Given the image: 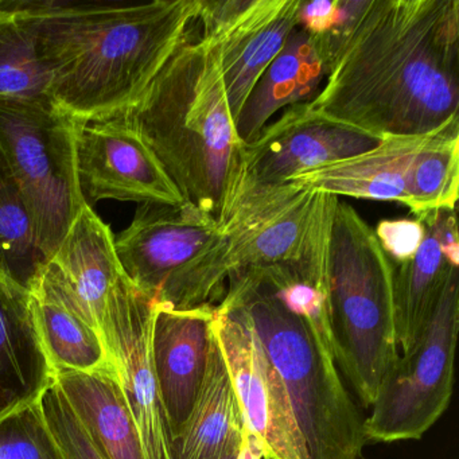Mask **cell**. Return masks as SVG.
I'll return each mask as SVG.
<instances>
[{
	"label": "cell",
	"mask_w": 459,
	"mask_h": 459,
	"mask_svg": "<svg viewBox=\"0 0 459 459\" xmlns=\"http://www.w3.org/2000/svg\"><path fill=\"white\" fill-rule=\"evenodd\" d=\"M310 103L378 138L459 117L458 0H368Z\"/></svg>",
	"instance_id": "1"
},
{
	"label": "cell",
	"mask_w": 459,
	"mask_h": 459,
	"mask_svg": "<svg viewBox=\"0 0 459 459\" xmlns=\"http://www.w3.org/2000/svg\"><path fill=\"white\" fill-rule=\"evenodd\" d=\"M33 31L53 103L80 125L135 103L192 33L198 0H0Z\"/></svg>",
	"instance_id": "2"
},
{
	"label": "cell",
	"mask_w": 459,
	"mask_h": 459,
	"mask_svg": "<svg viewBox=\"0 0 459 459\" xmlns=\"http://www.w3.org/2000/svg\"><path fill=\"white\" fill-rule=\"evenodd\" d=\"M112 120L149 146L186 203L224 219L244 178V144L213 41L189 37Z\"/></svg>",
	"instance_id": "3"
},
{
	"label": "cell",
	"mask_w": 459,
	"mask_h": 459,
	"mask_svg": "<svg viewBox=\"0 0 459 459\" xmlns=\"http://www.w3.org/2000/svg\"><path fill=\"white\" fill-rule=\"evenodd\" d=\"M220 302L248 322L281 377L311 459H367L359 415L334 354L254 270L230 276Z\"/></svg>",
	"instance_id": "4"
},
{
	"label": "cell",
	"mask_w": 459,
	"mask_h": 459,
	"mask_svg": "<svg viewBox=\"0 0 459 459\" xmlns=\"http://www.w3.org/2000/svg\"><path fill=\"white\" fill-rule=\"evenodd\" d=\"M394 265L361 214L338 200L330 238L327 313L333 354L365 408L399 359Z\"/></svg>",
	"instance_id": "5"
},
{
	"label": "cell",
	"mask_w": 459,
	"mask_h": 459,
	"mask_svg": "<svg viewBox=\"0 0 459 459\" xmlns=\"http://www.w3.org/2000/svg\"><path fill=\"white\" fill-rule=\"evenodd\" d=\"M318 193L292 182L262 185L244 177L209 246L154 303L187 310L221 300L230 275L297 260L316 216Z\"/></svg>",
	"instance_id": "6"
},
{
	"label": "cell",
	"mask_w": 459,
	"mask_h": 459,
	"mask_svg": "<svg viewBox=\"0 0 459 459\" xmlns=\"http://www.w3.org/2000/svg\"><path fill=\"white\" fill-rule=\"evenodd\" d=\"M80 126L52 100L0 101V152L22 193L45 262L85 206L77 178Z\"/></svg>",
	"instance_id": "7"
},
{
	"label": "cell",
	"mask_w": 459,
	"mask_h": 459,
	"mask_svg": "<svg viewBox=\"0 0 459 459\" xmlns=\"http://www.w3.org/2000/svg\"><path fill=\"white\" fill-rule=\"evenodd\" d=\"M458 330L459 275L454 270L420 337L381 381L362 424L367 443L420 439L439 420L453 396Z\"/></svg>",
	"instance_id": "8"
},
{
	"label": "cell",
	"mask_w": 459,
	"mask_h": 459,
	"mask_svg": "<svg viewBox=\"0 0 459 459\" xmlns=\"http://www.w3.org/2000/svg\"><path fill=\"white\" fill-rule=\"evenodd\" d=\"M214 334L224 354L247 429V459H311L289 394L240 313L219 302Z\"/></svg>",
	"instance_id": "9"
},
{
	"label": "cell",
	"mask_w": 459,
	"mask_h": 459,
	"mask_svg": "<svg viewBox=\"0 0 459 459\" xmlns=\"http://www.w3.org/2000/svg\"><path fill=\"white\" fill-rule=\"evenodd\" d=\"M154 314L155 303L125 276L109 297L101 332L146 458L174 459V440L152 361Z\"/></svg>",
	"instance_id": "10"
},
{
	"label": "cell",
	"mask_w": 459,
	"mask_h": 459,
	"mask_svg": "<svg viewBox=\"0 0 459 459\" xmlns=\"http://www.w3.org/2000/svg\"><path fill=\"white\" fill-rule=\"evenodd\" d=\"M381 138L338 122L311 103L284 109L252 143L244 146V177L281 185L298 174L369 152Z\"/></svg>",
	"instance_id": "11"
},
{
	"label": "cell",
	"mask_w": 459,
	"mask_h": 459,
	"mask_svg": "<svg viewBox=\"0 0 459 459\" xmlns=\"http://www.w3.org/2000/svg\"><path fill=\"white\" fill-rule=\"evenodd\" d=\"M220 222L193 204H141L114 243L128 281L154 302L219 235Z\"/></svg>",
	"instance_id": "12"
},
{
	"label": "cell",
	"mask_w": 459,
	"mask_h": 459,
	"mask_svg": "<svg viewBox=\"0 0 459 459\" xmlns=\"http://www.w3.org/2000/svg\"><path fill=\"white\" fill-rule=\"evenodd\" d=\"M77 178L85 205L103 200L141 204L185 203L146 143L117 120L80 126Z\"/></svg>",
	"instance_id": "13"
},
{
	"label": "cell",
	"mask_w": 459,
	"mask_h": 459,
	"mask_svg": "<svg viewBox=\"0 0 459 459\" xmlns=\"http://www.w3.org/2000/svg\"><path fill=\"white\" fill-rule=\"evenodd\" d=\"M114 238L109 225L85 205L30 295L63 306L103 334L109 297L126 276Z\"/></svg>",
	"instance_id": "14"
},
{
	"label": "cell",
	"mask_w": 459,
	"mask_h": 459,
	"mask_svg": "<svg viewBox=\"0 0 459 459\" xmlns=\"http://www.w3.org/2000/svg\"><path fill=\"white\" fill-rule=\"evenodd\" d=\"M214 314L212 303L187 310L155 305L152 361L174 442L189 420L205 378Z\"/></svg>",
	"instance_id": "15"
},
{
	"label": "cell",
	"mask_w": 459,
	"mask_h": 459,
	"mask_svg": "<svg viewBox=\"0 0 459 459\" xmlns=\"http://www.w3.org/2000/svg\"><path fill=\"white\" fill-rule=\"evenodd\" d=\"M302 0H252L213 41L233 120L249 92L298 28Z\"/></svg>",
	"instance_id": "16"
},
{
	"label": "cell",
	"mask_w": 459,
	"mask_h": 459,
	"mask_svg": "<svg viewBox=\"0 0 459 459\" xmlns=\"http://www.w3.org/2000/svg\"><path fill=\"white\" fill-rule=\"evenodd\" d=\"M423 243L412 259L394 265V324L399 348L410 351L431 318L451 271L458 270L459 238L455 209L420 216Z\"/></svg>",
	"instance_id": "17"
},
{
	"label": "cell",
	"mask_w": 459,
	"mask_h": 459,
	"mask_svg": "<svg viewBox=\"0 0 459 459\" xmlns=\"http://www.w3.org/2000/svg\"><path fill=\"white\" fill-rule=\"evenodd\" d=\"M327 74L329 60L324 45L298 26L252 88L236 119V133L244 146L259 136L276 112L313 101Z\"/></svg>",
	"instance_id": "18"
},
{
	"label": "cell",
	"mask_w": 459,
	"mask_h": 459,
	"mask_svg": "<svg viewBox=\"0 0 459 459\" xmlns=\"http://www.w3.org/2000/svg\"><path fill=\"white\" fill-rule=\"evenodd\" d=\"M432 133L383 136L369 152L298 174L287 182L338 198L391 201L405 205L413 160Z\"/></svg>",
	"instance_id": "19"
},
{
	"label": "cell",
	"mask_w": 459,
	"mask_h": 459,
	"mask_svg": "<svg viewBox=\"0 0 459 459\" xmlns=\"http://www.w3.org/2000/svg\"><path fill=\"white\" fill-rule=\"evenodd\" d=\"M53 381L30 294L0 281V419L39 402Z\"/></svg>",
	"instance_id": "20"
},
{
	"label": "cell",
	"mask_w": 459,
	"mask_h": 459,
	"mask_svg": "<svg viewBox=\"0 0 459 459\" xmlns=\"http://www.w3.org/2000/svg\"><path fill=\"white\" fill-rule=\"evenodd\" d=\"M55 381L107 459H147L117 372L56 370Z\"/></svg>",
	"instance_id": "21"
},
{
	"label": "cell",
	"mask_w": 459,
	"mask_h": 459,
	"mask_svg": "<svg viewBox=\"0 0 459 459\" xmlns=\"http://www.w3.org/2000/svg\"><path fill=\"white\" fill-rule=\"evenodd\" d=\"M246 442L243 413L214 334L197 402L174 442V459H220L243 450Z\"/></svg>",
	"instance_id": "22"
},
{
	"label": "cell",
	"mask_w": 459,
	"mask_h": 459,
	"mask_svg": "<svg viewBox=\"0 0 459 459\" xmlns=\"http://www.w3.org/2000/svg\"><path fill=\"white\" fill-rule=\"evenodd\" d=\"M30 297L37 332L55 372H117L100 332L63 306Z\"/></svg>",
	"instance_id": "23"
},
{
	"label": "cell",
	"mask_w": 459,
	"mask_h": 459,
	"mask_svg": "<svg viewBox=\"0 0 459 459\" xmlns=\"http://www.w3.org/2000/svg\"><path fill=\"white\" fill-rule=\"evenodd\" d=\"M45 264L22 193L0 152V281L31 294Z\"/></svg>",
	"instance_id": "24"
},
{
	"label": "cell",
	"mask_w": 459,
	"mask_h": 459,
	"mask_svg": "<svg viewBox=\"0 0 459 459\" xmlns=\"http://www.w3.org/2000/svg\"><path fill=\"white\" fill-rule=\"evenodd\" d=\"M459 185V117L429 135L413 160L405 205L416 217L455 209Z\"/></svg>",
	"instance_id": "25"
},
{
	"label": "cell",
	"mask_w": 459,
	"mask_h": 459,
	"mask_svg": "<svg viewBox=\"0 0 459 459\" xmlns=\"http://www.w3.org/2000/svg\"><path fill=\"white\" fill-rule=\"evenodd\" d=\"M49 87L30 26L0 7V101L52 100Z\"/></svg>",
	"instance_id": "26"
},
{
	"label": "cell",
	"mask_w": 459,
	"mask_h": 459,
	"mask_svg": "<svg viewBox=\"0 0 459 459\" xmlns=\"http://www.w3.org/2000/svg\"><path fill=\"white\" fill-rule=\"evenodd\" d=\"M0 459H65L39 400L0 419Z\"/></svg>",
	"instance_id": "27"
},
{
	"label": "cell",
	"mask_w": 459,
	"mask_h": 459,
	"mask_svg": "<svg viewBox=\"0 0 459 459\" xmlns=\"http://www.w3.org/2000/svg\"><path fill=\"white\" fill-rule=\"evenodd\" d=\"M39 405L65 459H107L80 423L56 381L45 389Z\"/></svg>",
	"instance_id": "28"
},
{
	"label": "cell",
	"mask_w": 459,
	"mask_h": 459,
	"mask_svg": "<svg viewBox=\"0 0 459 459\" xmlns=\"http://www.w3.org/2000/svg\"><path fill=\"white\" fill-rule=\"evenodd\" d=\"M375 235L394 264H403L415 256L426 236L423 219L381 220Z\"/></svg>",
	"instance_id": "29"
},
{
	"label": "cell",
	"mask_w": 459,
	"mask_h": 459,
	"mask_svg": "<svg viewBox=\"0 0 459 459\" xmlns=\"http://www.w3.org/2000/svg\"><path fill=\"white\" fill-rule=\"evenodd\" d=\"M252 0H198V20L201 23L200 39L216 41L233 21L243 14Z\"/></svg>",
	"instance_id": "30"
},
{
	"label": "cell",
	"mask_w": 459,
	"mask_h": 459,
	"mask_svg": "<svg viewBox=\"0 0 459 459\" xmlns=\"http://www.w3.org/2000/svg\"><path fill=\"white\" fill-rule=\"evenodd\" d=\"M298 26L314 37H325L334 28L337 21V0H302L298 15Z\"/></svg>",
	"instance_id": "31"
},
{
	"label": "cell",
	"mask_w": 459,
	"mask_h": 459,
	"mask_svg": "<svg viewBox=\"0 0 459 459\" xmlns=\"http://www.w3.org/2000/svg\"><path fill=\"white\" fill-rule=\"evenodd\" d=\"M220 459H243L240 455V451H238V453H232L230 454V455L222 456V458Z\"/></svg>",
	"instance_id": "32"
},
{
	"label": "cell",
	"mask_w": 459,
	"mask_h": 459,
	"mask_svg": "<svg viewBox=\"0 0 459 459\" xmlns=\"http://www.w3.org/2000/svg\"><path fill=\"white\" fill-rule=\"evenodd\" d=\"M264 459H267V458H264Z\"/></svg>",
	"instance_id": "33"
}]
</instances>
